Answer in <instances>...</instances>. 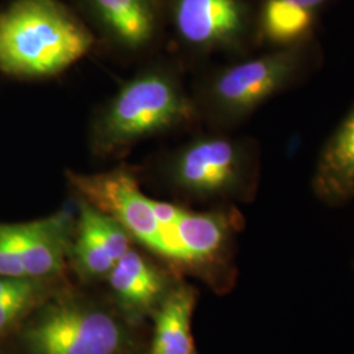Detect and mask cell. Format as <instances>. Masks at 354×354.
Listing matches in <instances>:
<instances>
[{
    "instance_id": "obj_1",
    "label": "cell",
    "mask_w": 354,
    "mask_h": 354,
    "mask_svg": "<svg viewBox=\"0 0 354 354\" xmlns=\"http://www.w3.org/2000/svg\"><path fill=\"white\" fill-rule=\"evenodd\" d=\"M92 46L91 32L58 0H16L0 12V70L8 75H58Z\"/></svg>"
},
{
    "instance_id": "obj_2",
    "label": "cell",
    "mask_w": 354,
    "mask_h": 354,
    "mask_svg": "<svg viewBox=\"0 0 354 354\" xmlns=\"http://www.w3.org/2000/svg\"><path fill=\"white\" fill-rule=\"evenodd\" d=\"M197 108L180 77L150 67L130 77L102 108L91 127V147L112 155L194 120Z\"/></svg>"
},
{
    "instance_id": "obj_3",
    "label": "cell",
    "mask_w": 354,
    "mask_h": 354,
    "mask_svg": "<svg viewBox=\"0 0 354 354\" xmlns=\"http://www.w3.org/2000/svg\"><path fill=\"white\" fill-rule=\"evenodd\" d=\"M317 58L311 39L227 66L212 76L203 89L205 111L218 125H235L299 83Z\"/></svg>"
},
{
    "instance_id": "obj_4",
    "label": "cell",
    "mask_w": 354,
    "mask_h": 354,
    "mask_svg": "<svg viewBox=\"0 0 354 354\" xmlns=\"http://www.w3.org/2000/svg\"><path fill=\"white\" fill-rule=\"evenodd\" d=\"M165 165L176 188L210 198L250 188L259 174L260 152L252 140L209 134L178 147Z\"/></svg>"
},
{
    "instance_id": "obj_5",
    "label": "cell",
    "mask_w": 354,
    "mask_h": 354,
    "mask_svg": "<svg viewBox=\"0 0 354 354\" xmlns=\"http://www.w3.org/2000/svg\"><path fill=\"white\" fill-rule=\"evenodd\" d=\"M124 337L113 315L74 301L51 304L26 332L33 354H115Z\"/></svg>"
},
{
    "instance_id": "obj_6",
    "label": "cell",
    "mask_w": 354,
    "mask_h": 354,
    "mask_svg": "<svg viewBox=\"0 0 354 354\" xmlns=\"http://www.w3.org/2000/svg\"><path fill=\"white\" fill-rule=\"evenodd\" d=\"M67 177L82 201L113 216L133 239L155 252L159 225L152 212L151 198L142 193L130 171L117 168L89 175L68 172Z\"/></svg>"
},
{
    "instance_id": "obj_7",
    "label": "cell",
    "mask_w": 354,
    "mask_h": 354,
    "mask_svg": "<svg viewBox=\"0 0 354 354\" xmlns=\"http://www.w3.org/2000/svg\"><path fill=\"white\" fill-rule=\"evenodd\" d=\"M172 20L183 44L203 53L241 49L253 26L245 0H174Z\"/></svg>"
},
{
    "instance_id": "obj_8",
    "label": "cell",
    "mask_w": 354,
    "mask_h": 354,
    "mask_svg": "<svg viewBox=\"0 0 354 354\" xmlns=\"http://www.w3.org/2000/svg\"><path fill=\"white\" fill-rule=\"evenodd\" d=\"M87 4L105 36L124 50H143L158 35V0H87Z\"/></svg>"
},
{
    "instance_id": "obj_9",
    "label": "cell",
    "mask_w": 354,
    "mask_h": 354,
    "mask_svg": "<svg viewBox=\"0 0 354 354\" xmlns=\"http://www.w3.org/2000/svg\"><path fill=\"white\" fill-rule=\"evenodd\" d=\"M11 228L28 277H46L64 268L71 230L68 215L11 225Z\"/></svg>"
},
{
    "instance_id": "obj_10",
    "label": "cell",
    "mask_w": 354,
    "mask_h": 354,
    "mask_svg": "<svg viewBox=\"0 0 354 354\" xmlns=\"http://www.w3.org/2000/svg\"><path fill=\"white\" fill-rule=\"evenodd\" d=\"M317 196L328 203L354 197V105L326 140L313 177Z\"/></svg>"
},
{
    "instance_id": "obj_11",
    "label": "cell",
    "mask_w": 354,
    "mask_h": 354,
    "mask_svg": "<svg viewBox=\"0 0 354 354\" xmlns=\"http://www.w3.org/2000/svg\"><path fill=\"white\" fill-rule=\"evenodd\" d=\"M231 228L232 222L226 213L184 210L176 223L178 263L201 264L213 260L226 247Z\"/></svg>"
},
{
    "instance_id": "obj_12",
    "label": "cell",
    "mask_w": 354,
    "mask_h": 354,
    "mask_svg": "<svg viewBox=\"0 0 354 354\" xmlns=\"http://www.w3.org/2000/svg\"><path fill=\"white\" fill-rule=\"evenodd\" d=\"M317 19V13L285 0H263L257 36L273 49L299 45L314 37Z\"/></svg>"
},
{
    "instance_id": "obj_13",
    "label": "cell",
    "mask_w": 354,
    "mask_h": 354,
    "mask_svg": "<svg viewBox=\"0 0 354 354\" xmlns=\"http://www.w3.org/2000/svg\"><path fill=\"white\" fill-rule=\"evenodd\" d=\"M109 281L117 297L137 308L149 307L163 290L159 272L131 248L114 264Z\"/></svg>"
},
{
    "instance_id": "obj_14",
    "label": "cell",
    "mask_w": 354,
    "mask_h": 354,
    "mask_svg": "<svg viewBox=\"0 0 354 354\" xmlns=\"http://www.w3.org/2000/svg\"><path fill=\"white\" fill-rule=\"evenodd\" d=\"M194 292L180 288L169 294L156 319L152 354H193L190 319Z\"/></svg>"
},
{
    "instance_id": "obj_15",
    "label": "cell",
    "mask_w": 354,
    "mask_h": 354,
    "mask_svg": "<svg viewBox=\"0 0 354 354\" xmlns=\"http://www.w3.org/2000/svg\"><path fill=\"white\" fill-rule=\"evenodd\" d=\"M77 227L88 231L117 263L130 250L131 236L113 216L82 201Z\"/></svg>"
},
{
    "instance_id": "obj_16",
    "label": "cell",
    "mask_w": 354,
    "mask_h": 354,
    "mask_svg": "<svg viewBox=\"0 0 354 354\" xmlns=\"http://www.w3.org/2000/svg\"><path fill=\"white\" fill-rule=\"evenodd\" d=\"M74 253L79 266L93 276L109 273L115 264L109 252L83 228L77 227Z\"/></svg>"
},
{
    "instance_id": "obj_17",
    "label": "cell",
    "mask_w": 354,
    "mask_h": 354,
    "mask_svg": "<svg viewBox=\"0 0 354 354\" xmlns=\"http://www.w3.org/2000/svg\"><path fill=\"white\" fill-rule=\"evenodd\" d=\"M0 276L28 277L16 247L11 225H0Z\"/></svg>"
},
{
    "instance_id": "obj_18",
    "label": "cell",
    "mask_w": 354,
    "mask_h": 354,
    "mask_svg": "<svg viewBox=\"0 0 354 354\" xmlns=\"http://www.w3.org/2000/svg\"><path fill=\"white\" fill-rule=\"evenodd\" d=\"M38 289L15 294L0 301V332L8 328L36 301Z\"/></svg>"
},
{
    "instance_id": "obj_19",
    "label": "cell",
    "mask_w": 354,
    "mask_h": 354,
    "mask_svg": "<svg viewBox=\"0 0 354 354\" xmlns=\"http://www.w3.org/2000/svg\"><path fill=\"white\" fill-rule=\"evenodd\" d=\"M30 277H3L0 276V301L15 294L36 290L37 283L30 281Z\"/></svg>"
},
{
    "instance_id": "obj_20",
    "label": "cell",
    "mask_w": 354,
    "mask_h": 354,
    "mask_svg": "<svg viewBox=\"0 0 354 354\" xmlns=\"http://www.w3.org/2000/svg\"><path fill=\"white\" fill-rule=\"evenodd\" d=\"M291 4L304 7L308 11H313L314 13L319 15V12L323 10V7L328 3L329 0H285Z\"/></svg>"
}]
</instances>
